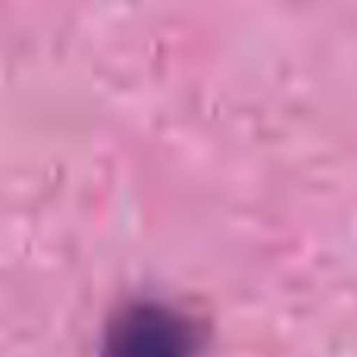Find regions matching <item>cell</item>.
<instances>
[{
    "instance_id": "1",
    "label": "cell",
    "mask_w": 357,
    "mask_h": 357,
    "mask_svg": "<svg viewBox=\"0 0 357 357\" xmlns=\"http://www.w3.org/2000/svg\"><path fill=\"white\" fill-rule=\"evenodd\" d=\"M195 335L188 323L167 307L142 304L110 326L104 357H191Z\"/></svg>"
}]
</instances>
